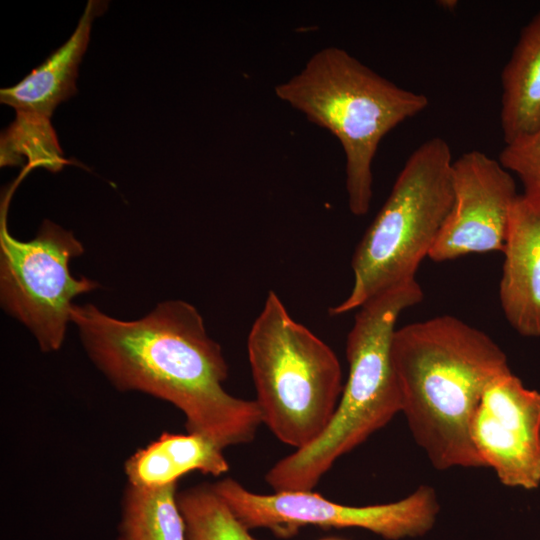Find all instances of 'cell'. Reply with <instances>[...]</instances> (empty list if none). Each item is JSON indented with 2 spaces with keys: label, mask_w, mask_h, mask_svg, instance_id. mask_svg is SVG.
<instances>
[{
  "label": "cell",
  "mask_w": 540,
  "mask_h": 540,
  "mask_svg": "<svg viewBox=\"0 0 540 540\" xmlns=\"http://www.w3.org/2000/svg\"><path fill=\"white\" fill-rule=\"evenodd\" d=\"M322 540H341V539H336V538H327V539H322Z\"/></svg>",
  "instance_id": "obj_20"
},
{
  "label": "cell",
  "mask_w": 540,
  "mask_h": 540,
  "mask_svg": "<svg viewBox=\"0 0 540 540\" xmlns=\"http://www.w3.org/2000/svg\"><path fill=\"white\" fill-rule=\"evenodd\" d=\"M71 321L89 358L116 389L169 402L184 415L187 432L223 450L254 440L262 424L259 407L225 390L222 349L190 303L164 301L133 321L115 319L92 304H74Z\"/></svg>",
  "instance_id": "obj_1"
},
{
  "label": "cell",
  "mask_w": 540,
  "mask_h": 540,
  "mask_svg": "<svg viewBox=\"0 0 540 540\" xmlns=\"http://www.w3.org/2000/svg\"><path fill=\"white\" fill-rule=\"evenodd\" d=\"M0 148L2 167L19 165L23 157L28 158L29 168L54 173L68 164L50 118L30 111H16L14 122L1 135Z\"/></svg>",
  "instance_id": "obj_16"
},
{
  "label": "cell",
  "mask_w": 540,
  "mask_h": 540,
  "mask_svg": "<svg viewBox=\"0 0 540 540\" xmlns=\"http://www.w3.org/2000/svg\"><path fill=\"white\" fill-rule=\"evenodd\" d=\"M499 285L502 311L524 337H540V214L519 195L511 210Z\"/></svg>",
  "instance_id": "obj_11"
},
{
  "label": "cell",
  "mask_w": 540,
  "mask_h": 540,
  "mask_svg": "<svg viewBox=\"0 0 540 540\" xmlns=\"http://www.w3.org/2000/svg\"><path fill=\"white\" fill-rule=\"evenodd\" d=\"M186 540H260L236 517L212 485L202 484L177 493Z\"/></svg>",
  "instance_id": "obj_17"
},
{
  "label": "cell",
  "mask_w": 540,
  "mask_h": 540,
  "mask_svg": "<svg viewBox=\"0 0 540 540\" xmlns=\"http://www.w3.org/2000/svg\"><path fill=\"white\" fill-rule=\"evenodd\" d=\"M105 2L88 1L70 38L16 85L1 89V103L51 118L59 103L76 93L78 65L87 48L91 25Z\"/></svg>",
  "instance_id": "obj_12"
},
{
  "label": "cell",
  "mask_w": 540,
  "mask_h": 540,
  "mask_svg": "<svg viewBox=\"0 0 540 540\" xmlns=\"http://www.w3.org/2000/svg\"><path fill=\"white\" fill-rule=\"evenodd\" d=\"M500 78V126L506 144L540 126V11L520 30Z\"/></svg>",
  "instance_id": "obj_14"
},
{
  "label": "cell",
  "mask_w": 540,
  "mask_h": 540,
  "mask_svg": "<svg viewBox=\"0 0 540 540\" xmlns=\"http://www.w3.org/2000/svg\"><path fill=\"white\" fill-rule=\"evenodd\" d=\"M391 359L401 413L433 467H484L470 423L488 384L510 370L501 347L463 320L441 315L396 329Z\"/></svg>",
  "instance_id": "obj_2"
},
{
  "label": "cell",
  "mask_w": 540,
  "mask_h": 540,
  "mask_svg": "<svg viewBox=\"0 0 540 540\" xmlns=\"http://www.w3.org/2000/svg\"><path fill=\"white\" fill-rule=\"evenodd\" d=\"M439 5L445 9H454L457 5V1H439Z\"/></svg>",
  "instance_id": "obj_19"
},
{
  "label": "cell",
  "mask_w": 540,
  "mask_h": 540,
  "mask_svg": "<svg viewBox=\"0 0 540 540\" xmlns=\"http://www.w3.org/2000/svg\"><path fill=\"white\" fill-rule=\"evenodd\" d=\"M472 444L501 484L533 490L540 485V392L511 370L485 388L470 423Z\"/></svg>",
  "instance_id": "obj_10"
},
{
  "label": "cell",
  "mask_w": 540,
  "mask_h": 540,
  "mask_svg": "<svg viewBox=\"0 0 540 540\" xmlns=\"http://www.w3.org/2000/svg\"><path fill=\"white\" fill-rule=\"evenodd\" d=\"M498 161L520 180L525 205L540 214V126L504 144Z\"/></svg>",
  "instance_id": "obj_18"
},
{
  "label": "cell",
  "mask_w": 540,
  "mask_h": 540,
  "mask_svg": "<svg viewBox=\"0 0 540 540\" xmlns=\"http://www.w3.org/2000/svg\"><path fill=\"white\" fill-rule=\"evenodd\" d=\"M453 161L450 146L441 137L427 139L410 154L354 251L352 289L329 309L332 316L358 309L375 295L416 279L452 208Z\"/></svg>",
  "instance_id": "obj_6"
},
{
  "label": "cell",
  "mask_w": 540,
  "mask_h": 540,
  "mask_svg": "<svg viewBox=\"0 0 540 540\" xmlns=\"http://www.w3.org/2000/svg\"><path fill=\"white\" fill-rule=\"evenodd\" d=\"M118 540H186L177 483L150 488L128 484L121 502Z\"/></svg>",
  "instance_id": "obj_15"
},
{
  "label": "cell",
  "mask_w": 540,
  "mask_h": 540,
  "mask_svg": "<svg viewBox=\"0 0 540 540\" xmlns=\"http://www.w3.org/2000/svg\"><path fill=\"white\" fill-rule=\"evenodd\" d=\"M228 470L223 449L210 439L191 432H163L124 463L128 484L147 488L177 483L180 477L194 471L220 476Z\"/></svg>",
  "instance_id": "obj_13"
},
{
  "label": "cell",
  "mask_w": 540,
  "mask_h": 540,
  "mask_svg": "<svg viewBox=\"0 0 540 540\" xmlns=\"http://www.w3.org/2000/svg\"><path fill=\"white\" fill-rule=\"evenodd\" d=\"M274 91L341 144L348 206L355 216L369 211L372 164L381 140L429 104L426 95L396 85L338 47L313 54L299 73Z\"/></svg>",
  "instance_id": "obj_4"
},
{
  "label": "cell",
  "mask_w": 540,
  "mask_h": 540,
  "mask_svg": "<svg viewBox=\"0 0 540 540\" xmlns=\"http://www.w3.org/2000/svg\"><path fill=\"white\" fill-rule=\"evenodd\" d=\"M6 205L0 221L2 307L33 333L43 352L57 351L71 321L72 300L99 284L71 275L70 260L84 253L71 231L44 220L33 239L19 241L7 229Z\"/></svg>",
  "instance_id": "obj_7"
},
{
  "label": "cell",
  "mask_w": 540,
  "mask_h": 540,
  "mask_svg": "<svg viewBox=\"0 0 540 540\" xmlns=\"http://www.w3.org/2000/svg\"><path fill=\"white\" fill-rule=\"evenodd\" d=\"M247 353L262 424L295 450L311 444L329 425L344 387L334 351L270 291Z\"/></svg>",
  "instance_id": "obj_5"
},
{
  "label": "cell",
  "mask_w": 540,
  "mask_h": 540,
  "mask_svg": "<svg viewBox=\"0 0 540 540\" xmlns=\"http://www.w3.org/2000/svg\"><path fill=\"white\" fill-rule=\"evenodd\" d=\"M213 487L249 530L268 529L279 538L293 537L306 526L359 528L385 540L416 538L433 528L440 509L435 490L427 485L401 500L367 506L344 505L313 491L258 494L232 478Z\"/></svg>",
  "instance_id": "obj_8"
},
{
  "label": "cell",
  "mask_w": 540,
  "mask_h": 540,
  "mask_svg": "<svg viewBox=\"0 0 540 540\" xmlns=\"http://www.w3.org/2000/svg\"><path fill=\"white\" fill-rule=\"evenodd\" d=\"M423 297L421 286L412 279L375 295L358 308L347 336L349 372L336 411L316 440L294 450L267 471L265 481L274 492L312 491L340 457L401 413L391 343L400 314Z\"/></svg>",
  "instance_id": "obj_3"
},
{
  "label": "cell",
  "mask_w": 540,
  "mask_h": 540,
  "mask_svg": "<svg viewBox=\"0 0 540 540\" xmlns=\"http://www.w3.org/2000/svg\"><path fill=\"white\" fill-rule=\"evenodd\" d=\"M454 200L429 252L434 262L469 254L503 252L519 195L513 175L498 160L471 150L453 161Z\"/></svg>",
  "instance_id": "obj_9"
}]
</instances>
